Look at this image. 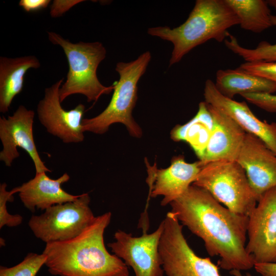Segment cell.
Returning <instances> with one entry per match:
<instances>
[{"mask_svg":"<svg viewBox=\"0 0 276 276\" xmlns=\"http://www.w3.org/2000/svg\"><path fill=\"white\" fill-rule=\"evenodd\" d=\"M170 205L182 225L203 241L208 254L220 257L221 268L241 271L254 267L246 249L248 216L231 211L193 184Z\"/></svg>","mask_w":276,"mask_h":276,"instance_id":"cell-1","label":"cell"},{"mask_svg":"<svg viewBox=\"0 0 276 276\" xmlns=\"http://www.w3.org/2000/svg\"><path fill=\"white\" fill-rule=\"evenodd\" d=\"M111 218L106 212L77 237L46 243L42 253L49 272L58 276H129L127 265L105 245L104 234Z\"/></svg>","mask_w":276,"mask_h":276,"instance_id":"cell-2","label":"cell"},{"mask_svg":"<svg viewBox=\"0 0 276 276\" xmlns=\"http://www.w3.org/2000/svg\"><path fill=\"white\" fill-rule=\"evenodd\" d=\"M239 22L225 0H197L189 17L179 26L173 29L168 26L152 27L147 32L173 44L170 66L208 40L224 41L230 34L228 30Z\"/></svg>","mask_w":276,"mask_h":276,"instance_id":"cell-3","label":"cell"},{"mask_svg":"<svg viewBox=\"0 0 276 276\" xmlns=\"http://www.w3.org/2000/svg\"><path fill=\"white\" fill-rule=\"evenodd\" d=\"M151 58L150 52L147 51L133 61L117 63L116 71L120 78L113 84L110 102L97 116L83 119L84 132L103 134L112 124L121 123L125 125L131 136L136 138L142 137V129L134 120L132 113L137 99L138 82L145 73Z\"/></svg>","mask_w":276,"mask_h":276,"instance_id":"cell-4","label":"cell"},{"mask_svg":"<svg viewBox=\"0 0 276 276\" xmlns=\"http://www.w3.org/2000/svg\"><path fill=\"white\" fill-rule=\"evenodd\" d=\"M48 35L52 43L62 48L68 64L66 80L59 90L61 103L75 94L84 95L88 102H96L102 95L113 90V84L104 86L97 77L98 67L106 55L101 42L73 43L54 32H48Z\"/></svg>","mask_w":276,"mask_h":276,"instance_id":"cell-5","label":"cell"},{"mask_svg":"<svg viewBox=\"0 0 276 276\" xmlns=\"http://www.w3.org/2000/svg\"><path fill=\"white\" fill-rule=\"evenodd\" d=\"M193 185L206 190L236 214L248 216L257 204L246 173L236 161L218 160L203 165Z\"/></svg>","mask_w":276,"mask_h":276,"instance_id":"cell-6","label":"cell"},{"mask_svg":"<svg viewBox=\"0 0 276 276\" xmlns=\"http://www.w3.org/2000/svg\"><path fill=\"white\" fill-rule=\"evenodd\" d=\"M163 220L159 252L167 276H221L210 258L197 256L190 246L174 213L168 212Z\"/></svg>","mask_w":276,"mask_h":276,"instance_id":"cell-7","label":"cell"},{"mask_svg":"<svg viewBox=\"0 0 276 276\" xmlns=\"http://www.w3.org/2000/svg\"><path fill=\"white\" fill-rule=\"evenodd\" d=\"M88 193L74 201L53 205L40 215H33L29 226L35 237L47 243L63 241L80 235L95 219Z\"/></svg>","mask_w":276,"mask_h":276,"instance_id":"cell-8","label":"cell"},{"mask_svg":"<svg viewBox=\"0 0 276 276\" xmlns=\"http://www.w3.org/2000/svg\"><path fill=\"white\" fill-rule=\"evenodd\" d=\"M202 166L200 160L187 162L182 155L174 157L170 165L165 169L148 166L146 179L149 187L148 197L144 211L140 218L138 227L144 232L149 229L147 209L151 197L163 196L161 205L170 204L180 197L193 183Z\"/></svg>","mask_w":276,"mask_h":276,"instance_id":"cell-9","label":"cell"},{"mask_svg":"<svg viewBox=\"0 0 276 276\" xmlns=\"http://www.w3.org/2000/svg\"><path fill=\"white\" fill-rule=\"evenodd\" d=\"M164 225L163 220L155 231L143 233L139 237L118 230L114 234V241L108 246L113 254L132 268L135 276H163L159 244Z\"/></svg>","mask_w":276,"mask_h":276,"instance_id":"cell-10","label":"cell"},{"mask_svg":"<svg viewBox=\"0 0 276 276\" xmlns=\"http://www.w3.org/2000/svg\"><path fill=\"white\" fill-rule=\"evenodd\" d=\"M246 245L254 263H276V187L260 197L248 216Z\"/></svg>","mask_w":276,"mask_h":276,"instance_id":"cell-11","label":"cell"},{"mask_svg":"<svg viewBox=\"0 0 276 276\" xmlns=\"http://www.w3.org/2000/svg\"><path fill=\"white\" fill-rule=\"evenodd\" d=\"M62 83L63 79L45 89L37 106L38 119L48 132L62 142L80 143L84 139L82 123L85 107L82 104L69 110L62 107L59 90Z\"/></svg>","mask_w":276,"mask_h":276,"instance_id":"cell-12","label":"cell"},{"mask_svg":"<svg viewBox=\"0 0 276 276\" xmlns=\"http://www.w3.org/2000/svg\"><path fill=\"white\" fill-rule=\"evenodd\" d=\"M35 112L22 105L12 115L0 117V139L2 150L0 160L7 167H11L19 156L17 148L26 151L32 159L36 173L51 172L41 160L35 143L33 126Z\"/></svg>","mask_w":276,"mask_h":276,"instance_id":"cell-13","label":"cell"},{"mask_svg":"<svg viewBox=\"0 0 276 276\" xmlns=\"http://www.w3.org/2000/svg\"><path fill=\"white\" fill-rule=\"evenodd\" d=\"M236 162L245 171L257 201L276 187V154L259 138L246 133Z\"/></svg>","mask_w":276,"mask_h":276,"instance_id":"cell-14","label":"cell"},{"mask_svg":"<svg viewBox=\"0 0 276 276\" xmlns=\"http://www.w3.org/2000/svg\"><path fill=\"white\" fill-rule=\"evenodd\" d=\"M203 95L204 102L231 118L246 133L259 138L276 154V122L263 121L244 101H236L223 96L211 79L205 81Z\"/></svg>","mask_w":276,"mask_h":276,"instance_id":"cell-15","label":"cell"},{"mask_svg":"<svg viewBox=\"0 0 276 276\" xmlns=\"http://www.w3.org/2000/svg\"><path fill=\"white\" fill-rule=\"evenodd\" d=\"M206 105L213 117L214 126L200 160L201 163L203 166L218 160L236 161L246 133L227 114L208 103Z\"/></svg>","mask_w":276,"mask_h":276,"instance_id":"cell-16","label":"cell"},{"mask_svg":"<svg viewBox=\"0 0 276 276\" xmlns=\"http://www.w3.org/2000/svg\"><path fill=\"white\" fill-rule=\"evenodd\" d=\"M70 179L66 173L56 179L50 178L46 172L37 173L34 178L16 189L27 209L32 212L45 210L53 205L73 201L79 197L80 195L71 194L62 188L61 185Z\"/></svg>","mask_w":276,"mask_h":276,"instance_id":"cell-17","label":"cell"},{"mask_svg":"<svg viewBox=\"0 0 276 276\" xmlns=\"http://www.w3.org/2000/svg\"><path fill=\"white\" fill-rule=\"evenodd\" d=\"M39 59L29 55L0 57V112H7L13 99L23 89L24 77L30 68L40 67Z\"/></svg>","mask_w":276,"mask_h":276,"instance_id":"cell-18","label":"cell"},{"mask_svg":"<svg viewBox=\"0 0 276 276\" xmlns=\"http://www.w3.org/2000/svg\"><path fill=\"white\" fill-rule=\"evenodd\" d=\"M223 96L233 99L235 96L245 94H270L276 92V84L263 77L246 73L238 67L219 70L214 82Z\"/></svg>","mask_w":276,"mask_h":276,"instance_id":"cell-19","label":"cell"},{"mask_svg":"<svg viewBox=\"0 0 276 276\" xmlns=\"http://www.w3.org/2000/svg\"><path fill=\"white\" fill-rule=\"evenodd\" d=\"M212 127L213 121L209 112L199 108L196 114L187 123L175 126L170 132V137L174 142L187 143L200 160L203 156Z\"/></svg>","mask_w":276,"mask_h":276,"instance_id":"cell-20","label":"cell"},{"mask_svg":"<svg viewBox=\"0 0 276 276\" xmlns=\"http://www.w3.org/2000/svg\"><path fill=\"white\" fill-rule=\"evenodd\" d=\"M244 30L261 33L273 26L269 5L263 0H225Z\"/></svg>","mask_w":276,"mask_h":276,"instance_id":"cell-21","label":"cell"},{"mask_svg":"<svg viewBox=\"0 0 276 276\" xmlns=\"http://www.w3.org/2000/svg\"><path fill=\"white\" fill-rule=\"evenodd\" d=\"M273 26H276V15L271 16ZM224 40L227 49L241 57L245 62H276V43L263 41L254 49H248L241 45L237 38L232 34Z\"/></svg>","mask_w":276,"mask_h":276,"instance_id":"cell-22","label":"cell"},{"mask_svg":"<svg viewBox=\"0 0 276 276\" xmlns=\"http://www.w3.org/2000/svg\"><path fill=\"white\" fill-rule=\"evenodd\" d=\"M45 256L30 252L18 264L7 267L1 266L0 276H36L46 261Z\"/></svg>","mask_w":276,"mask_h":276,"instance_id":"cell-23","label":"cell"},{"mask_svg":"<svg viewBox=\"0 0 276 276\" xmlns=\"http://www.w3.org/2000/svg\"><path fill=\"white\" fill-rule=\"evenodd\" d=\"M7 185H0V228L4 226L14 227L20 225L23 220L22 217L18 214L12 215L8 213L7 202L14 200L13 195L17 193L16 188L11 191L7 190Z\"/></svg>","mask_w":276,"mask_h":276,"instance_id":"cell-24","label":"cell"},{"mask_svg":"<svg viewBox=\"0 0 276 276\" xmlns=\"http://www.w3.org/2000/svg\"><path fill=\"white\" fill-rule=\"evenodd\" d=\"M251 74L266 78L276 84V62H245L238 67Z\"/></svg>","mask_w":276,"mask_h":276,"instance_id":"cell-25","label":"cell"},{"mask_svg":"<svg viewBox=\"0 0 276 276\" xmlns=\"http://www.w3.org/2000/svg\"><path fill=\"white\" fill-rule=\"evenodd\" d=\"M248 102L270 113H276V95L245 94L241 96Z\"/></svg>","mask_w":276,"mask_h":276,"instance_id":"cell-26","label":"cell"},{"mask_svg":"<svg viewBox=\"0 0 276 276\" xmlns=\"http://www.w3.org/2000/svg\"><path fill=\"white\" fill-rule=\"evenodd\" d=\"M82 2L83 1L81 0L54 1L50 7V15L52 17L61 16L73 7Z\"/></svg>","mask_w":276,"mask_h":276,"instance_id":"cell-27","label":"cell"},{"mask_svg":"<svg viewBox=\"0 0 276 276\" xmlns=\"http://www.w3.org/2000/svg\"><path fill=\"white\" fill-rule=\"evenodd\" d=\"M50 2V0H20L18 5L24 10L30 12L46 8Z\"/></svg>","mask_w":276,"mask_h":276,"instance_id":"cell-28","label":"cell"},{"mask_svg":"<svg viewBox=\"0 0 276 276\" xmlns=\"http://www.w3.org/2000/svg\"><path fill=\"white\" fill-rule=\"evenodd\" d=\"M254 267L261 276H276V263H255Z\"/></svg>","mask_w":276,"mask_h":276,"instance_id":"cell-29","label":"cell"},{"mask_svg":"<svg viewBox=\"0 0 276 276\" xmlns=\"http://www.w3.org/2000/svg\"><path fill=\"white\" fill-rule=\"evenodd\" d=\"M229 273L231 274V276H244L241 273V271L237 270H231L229 271ZM245 276H251V275L249 274H248L246 275Z\"/></svg>","mask_w":276,"mask_h":276,"instance_id":"cell-30","label":"cell"},{"mask_svg":"<svg viewBox=\"0 0 276 276\" xmlns=\"http://www.w3.org/2000/svg\"><path fill=\"white\" fill-rule=\"evenodd\" d=\"M267 2L269 6L273 8L276 11V0H269Z\"/></svg>","mask_w":276,"mask_h":276,"instance_id":"cell-31","label":"cell"}]
</instances>
